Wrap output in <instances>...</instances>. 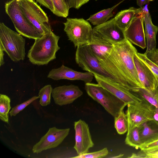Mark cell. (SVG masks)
Instances as JSON below:
<instances>
[{"label":"cell","instance_id":"cell-1","mask_svg":"<svg viewBox=\"0 0 158 158\" xmlns=\"http://www.w3.org/2000/svg\"><path fill=\"white\" fill-rule=\"evenodd\" d=\"M137 52L135 48L126 39L121 42L113 44L112 49L107 57L116 65L129 87L143 88L134 60V56Z\"/></svg>","mask_w":158,"mask_h":158},{"label":"cell","instance_id":"cell-2","mask_svg":"<svg viewBox=\"0 0 158 158\" xmlns=\"http://www.w3.org/2000/svg\"><path fill=\"white\" fill-rule=\"evenodd\" d=\"M60 37L52 31L35 40L29 50L27 57L32 64L38 65L48 64L56 58V53L60 48L58 45Z\"/></svg>","mask_w":158,"mask_h":158},{"label":"cell","instance_id":"cell-3","mask_svg":"<svg viewBox=\"0 0 158 158\" xmlns=\"http://www.w3.org/2000/svg\"><path fill=\"white\" fill-rule=\"evenodd\" d=\"M25 39L18 32L0 23V45L11 60H23L26 55Z\"/></svg>","mask_w":158,"mask_h":158},{"label":"cell","instance_id":"cell-4","mask_svg":"<svg viewBox=\"0 0 158 158\" xmlns=\"http://www.w3.org/2000/svg\"><path fill=\"white\" fill-rule=\"evenodd\" d=\"M5 10L17 32L30 39L36 40L43 35L29 21L23 13L17 0H10L5 5Z\"/></svg>","mask_w":158,"mask_h":158},{"label":"cell","instance_id":"cell-5","mask_svg":"<svg viewBox=\"0 0 158 158\" xmlns=\"http://www.w3.org/2000/svg\"><path fill=\"white\" fill-rule=\"evenodd\" d=\"M85 89L94 100L100 104L114 118L127 106L123 101L98 83H85Z\"/></svg>","mask_w":158,"mask_h":158},{"label":"cell","instance_id":"cell-6","mask_svg":"<svg viewBox=\"0 0 158 158\" xmlns=\"http://www.w3.org/2000/svg\"><path fill=\"white\" fill-rule=\"evenodd\" d=\"M64 31L75 48L89 44L91 41L93 30L86 20L67 18L63 23Z\"/></svg>","mask_w":158,"mask_h":158},{"label":"cell","instance_id":"cell-7","mask_svg":"<svg viewBox=\"0 0 158 158\" xmlns=\"http://www.w3.org/2000/svg\"><path fill=\"white\" fill-rule=\"evenodd\" d=\"M75 59L77 64L83 70L118 82L115 78L102 66L88 44L77 48Z\"/></svg>","mask_w":158,"mask_h":158},{"label":"cell","instance_id":"cell-8","mask_svg":"<svg viewBox=\"0 0 158 158\" xmlns=\"http://www.w3.org/2000/svg\"><path fill=\"white\" fill-rule=\"evenodd\" d=\"M17 1L27 18L43 35L52 31L47 14L34 0Z\"/></svg>","mask_w":158,"mask_h":158},{"label":"cell","instance_id":"cell-9","mask_svg":"<svg viewBox=\"0 0 158 158\" xmlns=\"http://www.w3.org/2000/svg\"><path fill=\"white\" fill-rule=\"evenodd\" d=\"M142 99L141 102L127 105L126 114L128 122L127 131L143 123L153 120L155 106Z\"/></svg>","mask_w":158,"mask_h":158},{"label":"cell","instance_id":"cell-10","mask_svg":"<svg viewBox=\"0 0 158 158\" xmlns=\"http://www.w3.org/2000/svg\"><path fill=\"white\" fill-rule=\"evenodd\" d=\"M94 75L98 84L123 101L127 105L131 103H139L143 101V99L116 81L96 74Z\"/></svg>","mask_w":158,"mask_h":158},{"label":"cell","instance_id":"cell-11","mask_svg":"<svg viewBox=\"0 0 158 158\" xmlns=\"http://www.w3.org/2000/svg\"><path fill=\"white\" fill-rule=\"evenodd\" d=\"M70 130L69 128L59 129L56 127L49 128L46 133L34 145L32 152L38 153L57 147L68 135Z\"/></svg>","mask_w":158,"mask_h":158},{"label":"cell","instance_id":"cell-12","mask_svg":"<svg viewBox=\"0 0 158 158\" xmlns=\"http://www.w3.org/2000/svg\"><path fill=\"white\" fill-rule=\"evenodd\" d=\"M144 14L141 8L124 31L127 39L143 49L147 47L143 24Z\"/></svg>","mask_w":158,"mask_h":158},{"label":"cell","instance_id":"cell-13","mask_svg":"<svg viewBox=\"0 0 158 158\" xmlns=\"http://www.w3.org/2000/svg\"><path fill=\"white\" fill-rule=\"evenodd\" d=\"M74 128L75 141L74 149L78 155L88 152L89 149L94 145L88 124L80 119L74 122Z\"/></svg>","mask_w":158,"mask_h":158},{"label":"cell","instance_id":"cell-14","mask_svg":"<svg viewBox=\"0 0 158 158\" xmlns=\"http://www.w3.org/2000/svg\"><path fill=\"white\" fill-rule=\"evenodd\" d=\"M93 30L112 44L121 42L126 39L124 31L118 25L114 18L104 23L95 26Z\"/></svg>","mask_w":158,"mask_h":158},{"label":"cell","instance_id":"cell-15","mask_svg":"<svg viewBox=\"0 0 158 158\" xmlns=\"http://www.w3.org/2000/svg\"><path fill=\"white\" fill-rule=\"evenodd\" d=\"M94 77V74L91 72H79L63 64L59 68L52 69L47 76L48 78L54 80L64 79L81 80L85 84L91 82Z\"/></svg>","mask_w":158,"mask_h":158},{"label":"cell","instance_id":"cell-16","mask_svg":"<svg viewBox=\"0 0 158 158\" xmlns=\"http://www.w3.org/2000/svg\"><path fill=\"white\" fill-rule=\"evenodd\" d=\"M83 94L78 86L73 85L56 87L52 93L55 103L60 106L72 103Z\"/></svg>","mask_w":158,"mask_h":158},{"label":"cell","instance_id":"cell-17","mask_svg":"<svg viewBox=\"0 0 158 158\" xmlns=\"http://www.w3.org/2000/svg\"><path fill=\"white\" fill-rule=\"evenodd\" d=\"M136 54L134 56V60L138 77L143 88L149 91L154 92L157 89L158 80L151 69Z\"/></svg>","mask_w":158,"mask_h":158},{"label":"cell","instance_id":"cell-18","mask_svg":"<svg viewBox=\"0 0 158 158\" xmlns=\"http://www.w3.org/2000/svg\"><path fill=\"white\" fill-rule=\"evenodd\" d=\"M88 45L99 61L107 58L113 47V44L105 40L94 31L91 41Z\"/></svg>","mask_w":158,"mask_h":158},{"label":"cell","instance_id":"cell-19","mask_svg":"<svg viewBox=\"0 0 158 158\" xmlns=\"http://www.w3.org/2000/svg\"><path fill=\"white\" fill-rule=\"evenodd\" d=\"M138 127L141 145L158 139V125L153 120L143 123Z\"/></svg>","mask_w":158,"mask_h":158},{"label":"cell","instance_id":"cell-20","mask_svg":"<svg viewBox=\"0 0 158 158\" xmlns=\"http://www.w3.org/2000/svg\"><path fill=\"white\" fill-rule=\"evenodd\" d=\"M147 50L145 52L151 51L156 49V36L158 31V27L152 23L149 12L144 14V17Z\"/></svg>","mask_w":158,"mask_h":158},{"label":"cell","instance_id":"cell-21","mask_svg":"<svg viewBox=\"0 0 158 158\" xmlns=\"http://www.w3.org/2000/svg\"><path fill=\"white\" fill-rule=\"evenodd\" d=\"M141 10V8L130 7L128 9L122 10L118 12L114 17L115 22L124 31Z\"/></svg>","mask_w":158,"mask_h":158},{"label":"cell","instance_id":"cell-22","mask_svg":"<svg viewBox=\"0 0 158 158\" xmlns=\"http://www.w3.org/2000/svg\"><path fill=\"white\" fill-rule=\"evenodd\" d=\"M124 1L123 0L110 8L103 10L91 15L86 20L95 26L104 23L114 16L112 13L114 10Z\"/></svg>","mask_w":158,"mask_h":158},{"label":"cell","instance_id":"cell-23","mask_svg":"<svg viewBox=\"0 0 158 158\" xmlns=\"http://www.w3.org/2000/svg\"><path fill=\"white\" fill-rule=\"evenodd\" d=\"M128 89L158 109V90L157 89L154 92H151L142 88L130 87Z\"/></svg>","mask_w":158,"mask_h":158},{"label":"cell","instance_id":"cell-24","mask_svg":"<svg viewBox=\"0 0 158 158\" xmlns=\"http://www.w3.org/2000/svg\"><path fill=\"white\" fill-rule=\"evenodd\" d=\"M140 151L133 154L134 158H150L158 153V139L147 144L142 145L139 148Z\"/></svg>","mask_w":158,"mask_h":158},{"label":"cell","instance_id":"cell-25","mask_svg":"<svg viewBox=\"0 0 158 158\" xmlns=\"http://www.w3.org/2000/svg\"><path fill=\"white\" fill-rule=\"evenodd\" d=\"M126 144L137 149L141 145L138 126L135 127L127 132L125 139Z\"/></svg>","mask_w":158,"mask_h":158},{"label":"cell","instance_id":"cell-26","mask_svg":"<svg viewBox=\"0 0 158 158\" xmlns=\"http://www.w3.org/2000/svg\"><path fill=\"white\" fill-rule=\"evenodd\" d=\"M114 126L117 132L123 135L127 131L128 122L126 114L122 110L118 116L114 118Z\"/></svg>","mask_w":158,"mask_h":158},{"label":"cell","instance_id":"cell-27","mask_svg":"<svg viewBox=\"0 0 158 158\" xmlns=\"http://www.w3.org/2000/svg\"><path fill=\"white\" fill-rule=\"evenodd\" d=\"M10 99L7 95L1 94L0 95V118L2 121L8 123V114L11 107Z\"/></svg>","mask_w":158,"mask_h":158},{"label":"cell","instance_id":"cell-28","mask_svg":"<svg viewBox=\"0 0 158 158\" xmlns=\"http://www.w3.org/2000/svg\"><path fill=\"white\" fill-rule=\"evenodd\" d=\"M52 88L50 85H46L41 89L39 92L40 103L42 106H46L51 102V96Z\"/></svg>","mask_w":158,"mask_h":158},{"label":"cell","instance_id":"cell-29","mask_svg":"<svg viewBox=\"0 0 158 158\" xmlns=\"http://www.w3.org/2000/svg\"><path fill=\"white\" fill-rule=\"evenodd\" d=\"M54 8L53 14L60 17L66 18L69 15V9L63 0H52Z\"/></svg>","mask_w":158,"mask_h":158},{"label":"cell","instance_id":"cell-30","mask_svg":"<svg viewBox=\"0 0 158 158\" xmlns=\"http://www.w3.org/2000/svg\"><path fill=\"white\" fill-rule=\"evenodd\" d=\"M136 55L151 69L158 80V66L148 59L145 53L137 52Z\"/></svg>","mask_w":158,"mask_h":158},{"label":"cell","instance_id":"cell-31","mask_svg":"<svg viewBox=\"0 0 158 158\" xmlns=\"http://www.w3.org/2000/svg\"><path fill=\"white\" fill-rule=\"evenodd\" d=\"M109 152L106 148L98 151L90 153L79 155L77 156L73 157L75 158H99L105 157L108 154Z\"/></svg>","mask_w":158,"mask_h":158},{"label":"cell","instance_id":"cell-32","mask_svg":"<svg viewBox=\"0 0 158 158\" xmlns=\"http://www.w3.org/2000/svg\"><path fill=\"white\" fill-rule=\"evenodd\" d=\"M39 98V96H33L23 103L14 106L11 109L9 113L10 116L11 117L12 116H16L19 113L23 110L26 106L34 101Z\"/></svg>","mask_w":158,"mask_h":158},{"label":"cell","instance_id":"cell-33","mask_svg":"<svg viewBox=\"0 0 158 158\" xmlns=\"http://www.w3.org/2000/svg\"><path fill=\"white\" fill-rule=\"evenodd\" d=\"M35 0L41 5L49 9L53 13L54 11V8L52 0Z\"/></svg>","mask_w":158,"mask_h":158},{"label":"cell","instance_id":"cell-34","mask_svg":"<svg viewBox=\"0 0 158 158\" xmlns=\"http://www.w3.org/2000/svg\"><path fill=\"white\" fill-rule=\"evenodd\" d=\"M144 53L148 59L158 66V56L154 50Z\"/></svg>","mask_w":158,"mask_h":158},{"label":"cell","instance_id":"cell-35","mask_svg":"<svg viewBox=\"0 0 158 158\" xmlns=\"http://www.w3.org/2000/svg\"><path fill=\"white\" fill-rule=\"evenodd\" d=\"M89 0H76L75 8L79 9L83 5L88 2Z\"/></svg>","mask_w":158,"mask_h":158},{"label":"cell","instance_id":"cell-36","mask_svg":"<svg viewBox=\"0 0 158 158\" xmlns=\"http://www.w3.org/2000/svg\"><path fill=\"white\" fill-rule=\"evenodd\" d=\"M68 8H75L76 0H63Z\"/></svg>","mask_w":158,"mask_h":158},{"label":"cell","instance_id":"cell-37","mask_svg":"<svg viewBox=\"0 0 158 158\" xmlns=\"http://www.w3.org/2000/svg\"><path fill=\"white\" fill-rule=\"evenodd\" d=\"M4 50L2 46L0 45V66L3 65L4 64Z\"/></svg>","mask_w":158,"mask_h":158},{"label":"cell","instance_id":"cell-38","mask_svg":"<svg viewBox=\"0 0 158 158\" xmlns=\"http://www.w3.org/2000/svg\"><path fill=\"white\" fill-rule=\"evenodd\" d=\"M153 120L158 125V109L155 107Z\"/></svg>","mask_w":158,"mask_h":158},{"label":"cell","instance_id":"cell-39","mask_svg":"<svg viewBox=\"0 0 158 158\" xmlns=\"http://www.w3.org/2000/svg\"><path fill=\"white\" fill-rule=\"evenodd\" d=\"M137 5L140 8H142L146 3L149 2L148 0H136Z\"/></svg>","mask_w":158,"mask_h":158},{"label":"cell","instance_id":"cell-40","mask_svg":"<svg viewBox=\"0 0 158 158\" xmlns=\"http://www.w3.org/2000/svg\"><path fill=\"white\" fill-rule=\"evenodd\" d=\"M150 158H158V153L152 155Z\"/></svg>","mask_w":158,"mask_h":158},{"label":"cell","instance_id":"cell-41","mask_svg":"<svg viewBox=\"0 0 158 158\" xmlns=\"http://www.w3.org/2000/svg\"><path fill=\"white\" fill-rule=\"evenodd\" d=\"M124 155L123 154H120L116 156L112 157V158H121Z\"/></svg>","mask_w":158,"mask_h":158},{"label":"cell","instance_id":"cell-42","mask_svg":"<svg viewBox=\"0 0 158 158\" xmlns=\"http://www.w3.org/2000/svg\"><path fill=\"white\" fill-rule=\"evenodd\" d=\"M154 50L158 56V49L156 48Z\"/></svg>","mask_w":158,"mask_h":158},{"label":"cell","instance_id":"cell-43","mask_svg":"<svg viewBox=\"0 0 158 158\" xmlns=\"http://www.w3.org/2000/svg\"><path fill=\"white\" fill-rule=\"evenodd\" d=\"M148 1H153V0H148Z\"/></svg>","mask_w":158,"mask_h":158},{"label":"cell","instance_id":"cell-44","mask_svg":"<svg viewBox=\"0 0 158 158\" xmlns=\"http://www.w3.org/2000/svg\"><path fill=\"white\" fill-rule=\"evenodd\" d=\"M157 89L158 90V86H157Z\"/></svg>","mask_w":158,"mask_h":158},{"label":"cell","instance_id":"cell-45","mask_svg":"<svg viewBox=\"0 0 158 158\" xmlns=\"http://www.w3.org/2000/svg\"><path fill=\"white\" fill-rule=\"evenodd\" d=\"M95 0L97 1V0Z\"/></svg>","mask_w":158,"mask_h":158}]
</instances>
